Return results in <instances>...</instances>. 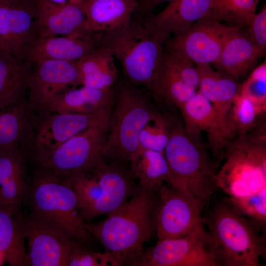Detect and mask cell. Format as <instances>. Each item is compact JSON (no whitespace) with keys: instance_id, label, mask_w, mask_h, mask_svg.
<instances>
[{"instance_id":"32","label":"cell","mask_w":266,"mask_h":266,"mask_svg":"<svg viewBox=\"0 0 266 266\" xmlns=\"http://www.w3.org/2000/svg\"><path fill=\"white\" fill-rule=\"evenodd\" d=\"M266 110L239 93L233 100L229 113L236 136L245 133L261 123L260 117L266 114Z\"/></svg>"},{"instance_id":"28","label":"cell","mask_w":266,"mask_h":266,"mask_svg":"<svg viewBox=\"0 0 266 266\" xmlns=\"http://www.w3.org/2000/svg\"><path fill=\"white\" fill-rule=\"evenodd\" d=\"M115 59L107 47L99 44L92 52L78 61L80 84L98 89L113 87L118 77Z\"/></svg>"},{"instance_id":"22","label":"cell","mask_w":266,"mask_h":266,"mask_svg":"<svg viewBox=\"0 0 266 266\" xmlns=\"http://www.w3.org/2000/svg\"><path fill=\"white\" fill-rule=\"evenodd\" d=\"M29 187L20 153L16 147L0 149V206L20 210Z\"/></svg>"},{"instance_id":"15","label":"cell","mask_w":266,"mask_h":266,"mask_svg":"<svg viewBox=\"0 0 266 266\" xmlns=\"http://www.w3.org/2000/svg\"><path fill=\"white\" fill-rule=\"evenodd\" d=\"M111 110L90 114L53 113L48 116L39 126L35 137L36 163L84 130L108 126Z\"/></svg>"},{"instance_id":"30","label":"cell","mask_w":266,"mask_h":266,"mask_svg":"<svg viewBox=\"0 0 266 266\" xmlns=\"http://www.w3.org/2000/svg\"><path fill=\"white\" fill-rule=\"evenodd\" d=\"M149 91L156 100L179 108L188 101L197 90L183 82L162 64Z\"/></svg>"},{"instance_id":"29","label":"cell","mask_w":266,"mask_h":266,"mask_svg":"<svg viewBox=\"0 0 266 266\" xmlns=\"http://www.w3.org/2000/svg\"><path fill=\"white\" fill-rule=\"evenodd\" d=\"M129 167L143 188L158 190L169 182V171L164 152L139 147Z\"/></svg>"},{"instance_id":"25","label":"cell","mask_w":266,"mask_h":266,"mask_svg":"<svg viewBox=\"0 0 266 266\" xmlns=\"http://www.w3.org/2000/svg\"><path fill=\"white\" fill-rule=\"evenodd\" d=\"M196 67L199 77L198 91L223 118L230 121V111L240 92V85L236 79L213 69L208 64H196Z\"/></svg>"},{"instance_id":"37","label":"cell","mask_w":266,"mask_h":266,"mask_svg":"<svg viewBox=\"0 0 266 266\" xmlns=\"http://www.w3.org/2000/svg\"><path fill=\"white\" fill-rule=\"evenodd\" d=\"M78 242L68 257L67 266H120V263L110 254L95 251Z\"/></svg>"},{"instance_id":"24","label":"cell","mask_w":266,"mask_h":266,"mask_svg":"<svg viewBox=\"0 0 266 266\" xmlns=\"http://www.w3.org/2000/svg\"><path fill=\"white\" fill-rule=\"evenodd\" d=\"M138 0H84L81 6L93 33L110 31L132 19Z\"/></svg>"},{"instance_id":"23","label":"cell","mask_w":266,"mask_h":266,"mask_svg":"<svg viewBox=\"0 0 266 266\" xmlns=\"http://www.w3.org/2000/svg\"><path fill=\"white\" fill-rule=\"evenodd\" d=\"M265 50L238 29L228 39L214 64L218 70L237 80L248 71Z\"/></svg>"},{"instance_id":"9","label":"cell","mask_w":266,"mask_h":266,"mask_svg":"<svg viewBox=\"0 0 266 266\" xmlns=\"http://www.w3.org/2000/svg\"><path fill=\"white\" fill-rule=\"evenodd\" d=\"M155 214L158 240L195 235L207 238L201 216L202 204L189 194L163 184L158 189Z\"/></svg>"},{"instance_id":"21","label":"cell","mask_w":266,"mask_h":266,"mask_svg":"<svg viewBox=\"0 0 266 266\" xmlns=\"http://www.w3.org/2000/svg\"><path fill=\"white\" fill-rule=\"evenodd\" d=\"M113 87L98 89L82 86L67 89L56 96L44 111L52 113L90 114L111 110L116 97Z\"/></svg>"},{"instance_id":"31","label":"cell","mask_w":266,"mask_h":266,"mask_svg":"<svg viewBox=\"0 0 266 266\" xmlns=\"http://www.w3.org/2000/svg\"><path fill=\"white\" fill-rule=\"evenodd\" d=\"M256 0H211L209 14L218 21L248 25L255 15Z\"/></svg>"},{"instance_id":"7","label":"cell","mask_w":266,"mask_h":266,"mask_svg":"<svg viewBox=\"0 0 266 266\" xmlns=\"http://www.w3.org/2000/svg\"><path fill=\"white\" fill-rule=\"evenodd\" d=\"M104 148L107 160L129 166L139 147L141 131L157 111L147 92L128 79L117 88Z\"/></svg>"},{"instance_id":"26","label":"cell","mask_w":266,"mask_h":266,"mask_svg":"<svg viewBox=\"0 0 266 266\" xmlns=\"http://www.w3.org/2000/svg\"><path fill=\"white\" fill-rule=\"evenodd\" d=\"M32 65L9 52L0 51V109L22 103Z\"/></svg>"},{"instance_id":"12","label":"cell","mask_w":266,"mask_h":266,"mask_svg":"<svg viewBox=\"0 0 266 266\" xmlns=\"http://www.w3.org/2000/svg\"><path fill=\"white\" fill-rule=\"evenodd\" d=\"M178 108L185 131L195 134L206 132L208 150L220 165L225 149L236 136L231 121L223 118L198 91Z\"/></svg>"},{"instance_id":"17","label":"cell","mask_w":266,"mask_h":266,"mask_svg":"<svg viewBox=\"0 0 266 266\" xmlns=\"http://www.w3.org/2000/svg\"><path fill=\"white\" fill-rule=\"evenodd\" d=\"M24 215L28 244L25 266H67L71 252L80 242L42 225L28 213Z\"/></svg>"},{"instance_id":"1","label":"cell","mask_w":266,"mask_h":266,"mask_svg":"<svg viewBox=\"0 0 266 266\" xmlns=\"http://www.w3.org/2000/svg\"><path fill=\"white\" fill-rule=\"evenodd\" d=\"M158 190L137 186L131 197L102 221L85 224L87 231L121 266L132 264L155 229Z\"/></svg>"},{"instance_id":"42","label":"cell","mask_w":266,"mask_h":266,"mask_svg":"<svg viewBox=\"0 0 266 266\" xmlns=\"http://www.w3.org/2000/svg\"><path fill=\"white\" fill-rule=\"evenodd\" d=\"M1 51L9 52L7 47L0 38V51Z\"/></svg>"},{"instance_id":"19","label":"cell","mask_w":266,"mask_h":266,"mask_svg":"<svg viewBox=\"0 0 266 266\" xmlns=\"http://www.w3.org/2000/svg\"><path fill=\"white\" fill-rule=\"evenodd\" d=\"M98 45V34L95 33L38 37L29 48L25 60L31 64L47 60L78 61Z\"/></svg>"},{"instance_id":"34","label":"cell","mask_w":266,"mask_h":266,"mask_svg":"<svg viewBox=\"0 0 266 266\" xmlns=\"http://www.w3.org/2000/svg\"><path fill=\"white\" fill-rule=\"evenodd\" d=\"M22 103L0 109V149L16 147L26 122Z\"/></svg>"},{"instance_id":"45","label":"cell","mask_w":266,"mask_h":266,"mask_svg":"<svg viewBox=\"0 0 266 266\" xmlns=\"http://www.w3.org/2000/svg\"><path fill=\"white\" fill-rule=\"evenodd\" d=\"M84 0H83V1H84Z\"/></svg>"},{"instance_id":"4","label":"cell","mask_w":266,"mask_h":266,"mask_svg":"<svg viewBox=\"0 0 266 266\" xmlns=\"http://www.w3.org/2000/svg\"><path fill=\"white\" fill-rule=\"evenodd\" d=\"M26 201L34 221L80 242L89 240L77 196L66 177L39 169L29 184Z\"/></svg>"},{"instance_id":"33","label":"cell","mask_w":266,"mask_h":266,"mask_svg":"<svg viewBox=\"0 0 266 266\" xmlns=\"http://www.w3.org/2000/svg\"><path fill=\"white\" fill-rule=\"evenodd\" d=\"M174 117L157 111L143 127L139 147L164 152L168 142Z\"/></svg>"},{"instance_id":"27","label":"cell","mask_w":266,"mask_h":266,"mask_svg":"<svg viewBox=\"0 0 266 266\" xmlns=\"http://www.w3.org/2000/svg\"><path fill=\"white\" fill-rule=\"evenodd\" d=\"M25 215L0 206V252L11 266L25 265Z\"/></svg>"},{"instance_id":"43","label":"cell","mask_w":266,"mask_h":266,"mask_svg":"<svg viewBox=\"0 0 266 266\" xmlns=\"http://www.w3.org/2000/svg\"><path fill=\"white\" fill-rule=\"evenodd\" d=\"M3 260H4V259L3 256L2 255V254L0 252V265H1Z\"/></svg>"},{"instance_id":"35","label":"cell","mask_w":266,"mask_h":266,"mask_svg":"<svg viewBox=\"0 0 266 266\" xmlns=\"http://www.w3.org/2000/svg\"><path fill=\"white\" fill-rule=\"evenodd\" d=\"M223 200L238 214L266 225V187L245 196H227Z\"/></svg>"},{"instance_id":"14","label":"cell","mask_w":266,"mask_h":266,"mask_svg":"<svg viewBox=\"0 0 266 266\" xmlns=\"http://www.w3.org/2000/svg\"><path fill=\"white\" fill-rule=\"evenodd\" d=\"M29 87L32 106L44 110L56 96L80 84L78 61L42 60L32 64Z\"/></svg>"},{"instance_id":"41","label":"cell","mask_w":266,"mask_h":266,"mask_svg":"<svg viewBox=\"0 0 266 266\" xmlns=\"http://www.w3.org/2000/svg\"><path fill=\"white\" fill-rule=\"evenodd\" d=\"M44 0L47 1L51 3L59 4H66V3H73L81 4L84 0Z\"/></svg>"},{"instance_id":"38","label":"cell","mask_w":266,"mask_h":266,"mask_svg":"<svg viewBox=\"0 0 266 266\" xmlns=\"http://www.w3.org/2000/svg\"><path fill=\"white\" fill-rule=\"evenodd\" d=\"M239 93L266 109V66L265 62L254 69L240 85Z\"/></svg>"},{"instance_id":"40","label":"cell","mask_w":266,"mask_h":266,"mask_svg":"<svg viewBox=\"0 0 266 266\" xmlns=\"http://www.w3.org/2000/svg\"><path fill=\"white\" fill-rule=\"evenodd\" d=\"M172 0H143V7L148 15L151 14L153 9L160 4L165 2H169Z\"/></svg>"},{"instance_id":"3","label":"cell","mask_w":266,"mask_h":266,"mask_svg":"<svg viewBox=\"0 0 266 266\" xmlns=\"http://www.w3.org/2000/svg\"><path fill=\"white\" fill-rule=\"evenodd\" d=\"M164 154L169 171L167 183L206 205L217 189L215 177L220 164L201 134L186 132L183 123L174 118Z\"/></svg>"},{"instance_id":"5","label":"cell","mask_w":266,"mask_h":266,"mask_svg":"<svg viewBox=\"0 0 266 266\" xmlns=\"http://www.w3.org/2000/svg\"><path fill=\"white\" fill-rule=\"evenodd\" d=\"M98 34L99 44L110 49L127 79L149 91L161 66L166 39L154 32L146 21L133 19L119 28Z\"/></svg>"},{"instance_id":"39","label":"cell","mask_w":266,"mask_h":266,"mask_svg":"<svg viewBox=\"0 0 266 266\" xmlns=\"http://www.w3.org/2000/svg\"><path fill=\"white\" fill-rule=\"evenodd\" d=\"M246 33L256 44L266 48V6L255 13L249 24Z\"/></svg>"},{"instance_id":"16","label":"cell","mask_w":266,"mask_h":266,"mask_svg":"<svg viewBox=\"0 0 266 266\" xmlns=\"http://www.w3.org/2000/svg\"><path fill=\"white\" fill-rule=\"evenodd\" d=\"M35 16L34 0H0V38L19 59L38 38Z\"/></svg>"},{"instance_id":"10","label":"cell","mask_w":266,"mask_h":266,"mask_svg":"<svg viewBox=\"0 0 266 266\" xmlns=\"http://www.w3.org/2000/svg\"><path fill=\"white\" fill-rule=\"evenodd\" d=\"M107 129L93 126L74 135L37 162L39 169L62 176L91 170L104 158Z\"/></svg>"},{"instance_id":"20","label":"cell","mask_w":266,"mask_h":266,"mask_svg":"<svg viewBox=\"0 0 266 266\" xmlns=\"http://www.w3.org/2000/svg\"><path fill=\"white\" fill-rule=\"evenodd\" d=\"M211 0H172L160 12L148 15L146 22L156 33L167 39L189 29L207 15Z\"/></svg>"},{"instance_id":"11","label":"cell","mask_w":266,"mask_h":266,"mask_svg":"<svg viewBox=\"0 0 266 266\" xmlns=\"http://www.w3.org/2000/svg\"><path fill=\"white\" fill-rule=\"evenodd\" d=\"M236 26L224 25L207 14L185 31L169 39L166 50L177 52L192 63H214Z\"/></svg>"},{"instance_id":"2","label":"cell","mask_w":266,"mask_h":266,"mask_svg":"<svg viewBox=\"0 0 266 266\" xmlns=\"http://www.w3.org/2000/svg\"><path fill=\"white\" fill-rule=\"evenodd\" d=\"M203 218L209 247L221 266H261L266 225L238 214L224 200Z\"/></svg>"},{"instance_id":"13","label":"cell","mask_w":266,"mask_h":266,"mask_svg":"<svg viewBox=\"0 0 266 266\" xmlns=\"http://www.w3.org/2000/svg\"><path fill=\"white\" fill-rule=\"evenodd\" d=\"M133 266H221L207 238L195 235L158 240L142 250Z\"/></svg>"},{"instance_id":"36","label":"cell","mask_w":266,"mask_h":266,"mask_svg":"<svg viewBox=\"0 0 266 266\" xmlns=\"http://www.w3.org/2000/svg\"><path fill=\"white\" fill-rule=\"evenodd\" d=\"M162 66L186 84L198 89L199 77L193 63L181 54L170 50L164 51Z\"/></svg>"},{"instance_id":"8","label":"cell","mask_w":266,"mask_h":266,"mask_svg":"<svg viewBox=\"0 0 266 266\" xmlns=\"http://www.w3.org/2000/svg\"><path fill=\"white\" fill-rule=\"evenodd\" d=\"M66 176L79 201L85 222L113 211L133 194L137 187L129 166L103 158L91 170Z\"/></svg>"},{"instance_id":"18","label":"cell","mask_w":266,"mask_h":266,"mask_svg":"<svg viewBox=\"0 0 266 266\" xmlns=\"http://www.w3.org/2000/svg\"><path fill=\"white\" fill-rule=\"evenodd\" d=\"M35 24L38 37L93 33L81 4H56L34 0Z\"/></svg>"},{"instance_id":"44","label":"cell","mask_w":266,"mask_h":266,"mask_svg":"<svg viewBox=\"0 0 266 266\" xmlns=\"http://www.w3.org/2000/svg\"><path fill=\"white\" fill-rule=\"evenodd\" d=\"M258 2H259V0H256Z\"/></svg>"},{"instance_id":"6","label":"cell","mask_w":266,"mask_h":266,"mask_svg":"<svg viewBox=\"0 0 266 266\" xmlns=\"http://www.w3.org/2000/svg\"><path fill=\"white\" fill-rule=\"evenodd\" d=\"M222 161L215 184L227 196H245L266 187V122L233 139Z\"/></svg>"}]
</instances>
